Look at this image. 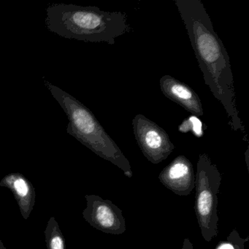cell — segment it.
Here are the masks:
<instances>
[{
    "instance_id": "7a4b0ae2",
    "label": "cell",
    "mask_w": 249,
    "mask_h": 249,
    "mask_svg": "<svg viewBox=\"0 0 249 249\" xmlns=\"http://www.w3.org/2000/svg\"><path fill=\"white\" fill-rule=\"evenodd\" d=\"M48 30L60 37L114 45L131 31L124 13L101 11L97 7L52 4L46 10Z\"/></svg>"
},
{
    "instance_id": "3957f363",
    "label": "cell",
    "mask_w": 249,
    "mask_h": 249,
    "mask_svg": "<svg viewBox=\"0 0 249 249\" xmlns=\"http://www.w3.org/2000/svg\"><path fill=\"white\" fill-rule=\"evenodd\" d=\"M45 84L68 116L67 132L99 157L119 167L132 178L130 163L117 144L106 132L92 112L76 98L50 82Z\"/></svg>"
},
{
    "instance_id": "9c48e42d",
    "label": "cell",
    "mask_w": 249,
    "mask_h": 249,
    "mask_svg": "<svg viewBox=\"0 0 249 249\" xmlns=\"http://www.w3.org/2000/svg\"><path fill=\"white\" fill-rule=\"evenodd\" d=\"M0 187L9 189L19 208L24 219H28L36 204V193L31 182L19 173H11L0 181Z\"/></svg>"
},
{
    "instance_id": "ba28073f",
    "label": "cell",
    "mask_w": 249,
    "mask_h": 249,
    "mask_svg": "<svg viewBox=\"0 0 249 249\" xmlns=\"http://www.w3.org/2000/svg\"><path fill=\"white\" fill-rule=\"evenodd\" d=\"M160 85L161 92L166 97L190 112L194 116H203L200 98L187 84L166 75L160 78Z\"/></svg>"
},
{
    "instance_id": "5bb4252c",
    "label": "cell",
    "mask_w": 249,
    "mask_h": 249,
    "mask_svg": "<svg viewBox=\"0 0 249 249\" xmlns=\"http://www.w3.org/2000/svg\"><path fill=\"white\" fill-rule=\"evenodd\" d=\"M0 249H8L5 246H4L2 240H0Z\"/></svg>"
},
{
    "instance_id": "8fae6325",
    "label": "cell",
    "mask_w": 249,
    "mask_h": 249,
    "mask_svg": "<svg viewBox=\"0 0 249 249\" xmlns=\"http://www.w3.org/2000/svg\"><path fill=\"white\" fill-rule=\"evenodd\" d=\"M227 240V242L231 245L233 249H245V243L249 240V237L243 238V237H240L237 230L234 229L229 234Z\"/></svg>"
},
{
    "instance_id": "5b68a950",
    "label": "cell",
    "mask_w": 249,
    "mask_h": 249,
    "mask_svg": "<svg viewBox=\"0 0 249 249\" xmlns=\"http://www.w3.org/2000/svg\"><path fill=\"white\" fill-rule=\"evenodd\" d=\"M132 127L138 146L144 157L153 164H160L174 150V144L165 130L143 115L135 116Z\"/></svg>"
},
{
    "instance_id": "4fadbf2b",
    "label": "cell",
    "mask_w": 249,
    "mask_h": 249,
    "mask_svg": "<svg viewBox=\"0 0 249 249\" xmlns=\"http://www.w3.org/2000/svg\"><path fill=\"white\" fill-rule=\"evenodd\" d=\"M217 249H233L232 246L228 242H221Z\"/></svg>"
},
{
    "instance_id": "277c9868",
    "label": "cell",
    "mask_w": 249,
    "mask_h": 249,
    "mask_svg": "<svg viewBox=\"0 0 249 249\" xmlns=\"http://www.w3.org/2000/svg\"><path fill=\"white\" fill-rule=\"evenodd\" d=\"M221 175L208 154H200L195 176V211L201 234L205 241L211 242L218 234V194Z\"/></svg>"
},
{
    "instance_id": "30bf717a",
    "label": "cell",
    "mask_w": 249,
    "mask_h": 249,
    "mask_svg": "<svg viewBox=\"0 0 249 249\" xmlns=\"http://www.w3.org/2000/svg\"><path fill=\"white\" fill-rule=\"evenodd\" d=\"M47 249H66L65 237L54 217H51L44 231Z\"/></svg>"
},
{
    "instance_id": "52a82bcc",
    "label": "cell",
    "mask_w": 249,
    "mask_h": 249,
    "mask_svg": "<svg viewBox=\"0 0 249 249\" xmlns=\"http://www.w3.org/2000/svg\"><path fill=\"white\" fill-rule=\"evenodd\" d=\"M159 180L178 196H189L195 188L193 164L185 156H178L161 170Z\"/></svg>"
},
{
    "instance_id": "6da1fadb",
    "label": "cell",
    "mask_w": 249,
    "mask_h": 249,
    "mask_svg": "<svg viewBox=\"0 0 249 249\" xmlns=\"http://www.w3.org/2000/svg\"><path fill=\"white\" fill-rule=\"evenodd\" d=\"M205 84L224 107L234 131H243L230 56L200 0H175Z\"/></svg>"
},
{
    "instance_id": "8992f818",
    "label": "cell",
    "mask_w": 249,
    "mask_h": 249,
    "mask_svg": "<svg viewBox=\"0 0 249 249\" xmlns=\"http://www.w3.org/2000/svg\"><path fill=\"white\" fill-rule=\"evenodd\" d=\"M87 207L83 217L91 227L106 234L119 235L126 231V220L123 211L112 201L98 195L85 196Z\"/></svg>"
},
{
    "instance_id": "7c38bea8",
    "label": "cell",
    "mask_w": 249,
    "mask_h": 249,
    "mask_svg": "<svg viewBox=\"0 0 249 249\" xmlns=\"http://www.w3.org/2000/svg\"><path fill=\"white\" fill-rule=\"evenodd\" d=\"M181 249H194L193 244L189 238H185L183 240Z\"/></svg>"
}]
</instances>
